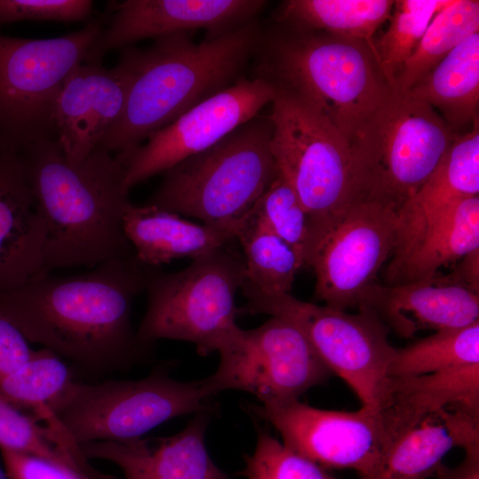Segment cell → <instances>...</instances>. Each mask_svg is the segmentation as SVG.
<instances>
[{
	"label": "cell",
	"mask_w": 479,
	"mask_h": 479,
	"mask_svg": "<svg viewBox=\"0 0 479 479\" xmlns=\"http://www.w3.org/2000/svg\"><path fill=\"white\" fill-rule=\"evenodd\" d=\"M452 0L394 1L390 23L373 43L380 68L393 86L396 76L413 52L435 15Z\"/></svg>",
	"instance_id": "d6a6232c"
},
{
	"label": "cell",
	"mask_w": 479,
	"mask_h": 479,
	"mask_svg": "<svg viewBox=\"0 0 479 479\" xmlns=\"http://www.w3.org/2000/svg\"><path fill=\"white\" fill-rule=\"evenodd\" d=\"M479 364V321L436 331L409 346L396 349L389 377L422 375Z\"/></svg>",
	"instance_id": "f546056e"
},
{
	"label": "cell",
	"mask_w": 479,
	"mask_h": 479,
	"mask_svg": "<svg viewBox=\"0 0 479 479\" xmlns=\"http://www.w3.org/2000/svg\"><path fill=\"white\" fill-rule=\"evenodd\" d=\"M46 241L21 154L0 150V292L41 275Z\"/></svg>",
	"instance_id": "44dd1931"
},
{
	"label": "cell",
	"mask_w": 479,
	"mask_h": 479,
	"mask_svg": "<svg viewBox=\"0 0 479 479\" xmlns=\"http://www.w3.org/2000/svg\"><path fill=\"white\" fill-rule=\"evenodd\" d=\"M20 154L46 224L41 275L135 255L123 231L131 202L116 155L97 147L82 161L72 162L56 139L34 144Z\"/></svg>",
	"instance_id": "7a4b0ae2"
},
{
	"label": "cell",
	"mask_w": 479,
	"mask_h": 479,
	"mask_svg": "<svg viewBox=\"0 0 479 479\" xmlns=\"http://www.w3.org/2000/svg\"><path fill=\"white\" fill-rule=\"evenodd\" d=\"M241 475L247 479H337L263 429L254 452L245 457Z\"/></svg>",
	"instance_id": "e575fe53"
},
{
	"label": "cell",
	"mask_w": 479,
	"mask_h": 479,
	"mask_svg": "<svg viewBox=\"0 0 479 479\" xmlns=\"http://www.w3.org/2000/svg\"><path fill=\"white\" fill-rule=\"evenodd\" d=\"M458 135L428 104L391 87L349 141L357 200L378 201L397 213Z\"/></svg>",
	"instance_id": "8992f818"
},
{
	"label": "cell",
	"mask_w": 479,
	"mask_h": 479,
	"mask_svg": "<svg viewBox=\"0 0 479 479\" xmlns=\"http://www.w3.org/2000/svg\"><path fill=\"white\" fill-rule=\"evenodd\" d=\"M479 443V412L451 406L404 432L369 479H430L447 453Z\"/></svg>",
	"instance_id": "603a6c76"
},
{
	"label": "cell",
	"mask_w": 479,
	"mask_h": 479,
	"mask_svg": "<svg viewBox=\"0 0 479 479\" xmlns=\"http://www.w3.org/2000/svg\"><path fill=\"white\" fill-rule=\"evenodd\" d=\"M451 406L479 412V364L388 377L377 406L386 449L424 418Z\"/></svg>",
	"instance_id": "7402d4cb"
},
{
	"label": "cell",
	"mask_w": 479,
	"mask_h": 479,
	"mask_svg": "<svg viewBox=\"0 0 479 479\" xmlns=\"http://www.w3.org/2000/svg\"><path fill=\"white\" fill-rule=\"evenodd\" d=\"M263 0H127L114 5L83 63L147 38L205 29L217 35L257 18Z\"/></svg>",
	"instance_id": "2e32d148"
},
{
	"label": "cell",
	"mask_w": 479,
	"mask_h": 479,
	"mask_svg": "<svg viewBox=\"0 0 479 479\" xmlns=\"http://www.w3.org/2000/svg\"><path fill=\"white\" fill-rule=\"evenodd\" d=\"M71 381V372L60 357L43 348L0 380V395L20 411L33 412L51 402Z\"/></svg>",
	"instance_id": "836d02e7"
},
{
	"label": "cell",
	"mask_w": 479,
	"mask_h": 479,
	"mask_svg": "<svg viewBox=\"0 0 479 479\" xmlns=\"http://www.w3.org/2000/svg\"><path fill=\"white\" fill-rule=\"evenodd\" d=\"M34 351L21 332L0 312V380L28 361Z\"/></svg>",
	"instance_id": "74e56055"
},
{
	"label": "cell",
	"mask_w": 479,
	"mask_h": 479,
	"mask_svg": "<svg viewBox=\"0 0 479 479\" xmlns=\"http://www.w3.org/2000/svg\"><path fill=\"white\" fill-rule=\"evenodd\" d=\"M359 309L376 314L397 335L410 338L421 330L460 328L479 321V294L446 276L388 286L376 282Z\"/></svg>",
	"instance_id": "ac0fdd59"
},
{
	"label": "cell",
	"mask_w": 479,
	"mask_h": 479,
	"mask_svg": "<svg viewBox=\"0 0 479 479\" xmlns=\"http://www.w3.org/2000/svg\"><path fill=\"white\" fill-rule=\"evenodd\" d=\"M122 51L118 63H82L67 76L54 113L55 137L68 161L81 162L99 145L121 116L132 79Z\"/></svg>",
	"instance_id": "e0dca14e"
},
{
	"label": "cell",
	"mask_w": 479,
	"mask_h": 479,
	"mask_svg": "<svg viewBox=\"0 0 479 479\" xmlns=\"http://www.w3.org/2000/svg\"><path fill=\"white\" fill-rule=\"evenodd\" d=\"M89 0H0V25L21 20L79 21L90 16Z\"/></svg>",
	"instance_id": "d590c367"
},
{
	"label": "cell",
	"mask_w": 479,
	"mask_h": 479,
	"mask_svg": "<svg viewBox=\"0 0 479 479\" xmlns=\"http://www.w3.org/2000/svg\"><path fill=\"white\" fill-rule=\"evenodd\" d=\"M463 459L455 467L442 463L430 479H479V443L464 449Z\"/></svg>",
	"instance_id": "f35d334b"
},
{
	"label": "cell",
	"mask_w": 479,
	"mask_h": 479,
	"mask_svg": "<svg viewBox=\"0 0 479 479\" xmlns=\"http://www.w3.org/2000/svg\"><path fill=\"white\" fill-rule=\"evenodd\" d=\"M479 248V196L460 200L399 261L389 263L385 285L395 286L436 275L443 266Z\"/></svg>",
	"instance_id": "d4e9b609"
},
{
	"label": "cell",
	"mask_w": 479,
	"mask_h": 479,
	"mask_svg": "<svg viewBox=\"0 0 479 479\" xmlns=\"http://www.w3.org/2000/svg\"><path fill=\"white\" fill-rule=\"evenodd\" d=\"M397 211L369 200L354 201L319 240L309 267L315 297L340 310L362 304L394 250Z\"/></svg>",
	"instance_id": "4fadbf2b"
},
{
	"label": "cell",
	"mask_w": 479,
	"mask_h": 479,
	"mask_svg": "<svg viewBox=\"0 0 479 479\" xmlns=\"http://www.w3.org/2000/svg\"><path fill=\"white\" fill-rule=\"evenodd\" d=\"M105 20L54 38L31 39L0 33V150L21 153L56 139L54 113L69 73L85 61Z\"/></svg>",
	"instance_id": "9c48e42d"
},
{
	"label": "cell",
	"mask_w": 479,
	"mask_h": 479,
	"mask_svg": "<svg viewBox=\"0 0 479 479\" xmlns=\"http://www.w3.org/2000/svg\"><path fill=\"white\" fill-rule=\"evenodd\" d=\"M252 62L254 77L303 101L349 141L391 89L368 43L276 20Z\"/></svg>",
	"instance_id": "277c9868"
},
{
	"label": "cell",
	"mask_w": 479,
	"mask_h": 479,
	"mask_svg": "<svg viewBox=\"0 0 479 479\" xmlns=\"http://www.w3.org/2000/svg\"><path fill=\"white\" fill-rule=\"evenodd\" d=\"M10 479H85L51 461L7 448H0Z\"/></svg>",
	"instance_id": "8d00e7d4"
},
{
	"label": "cell",
	"mask_w": 479,
	"mask_h": 479,
	"mask_svg": "<svg viewBox=\"0 0 479 479\" xmlns=\"http://www.w3.org/2000/svg\"><path fill=\"white\" fill-rule=\"evenodd\" d=\"M206 378L179 381L158 370L137 381H74L47 405L75 444L140 438L161 423L212 410Z\"/></svg>",
	"instance_id": "ba28073f"
},
{
	"label": "cell",
	"mask_w": 479,
	"mask_h": 479,
	"mask_svg": "<svg viewBox=\"0 0 479 479\" xmlns=\"http://www.w3.org/2000/svg\"><path fill=\"white\" fill-rule=\"evenodd\" d=\"M275 95L271 84L243 76L151 134L146 143L116 153L128 190L200 153L259 114Z\"/></svg>",
	"instance_id": "5bb4252c"
},
{
	"label": "cell",
	"mask_w": 479,
	"mask_h": 479,
	"mask_svg": "<svg viewBox=\"0 0 479 479\" xmlns=\"http://www.w3.org/2000/svg\"><path fill=\"white\" fill-rule=\"evenodd\" d=\"M271 103L268 116L277 171L294 188L322 238L357 200L349 141L290 93L275 89Z\"/></svg>",
	"instance_id": "30bf717a"
},
{
	"label": "cell",
	"mask_w": 479,
	"mask_h": 479,
	"mask_svg": "<svg viewBox=\"0 0 479 479\" xmlns=\"http://www.w3.org/2000/svg\"><path fill=\"white\" fill-rule=\"evenodd\" d=\"M0 479H10L4 468H2L1 466H0Z\"/></svg>",
	"instance_id": "60d3db41"
},
{
	"label": "cell",
	"mask_w": 479,
	"mask_h": 479,
	"mask_svg": "<svg viewBox=\"0 0 479 479\" xmlns=\"http://www.w3.org/2000/svg\"><path fill=\"white\" fill-rule=\"evenodd\" d=\"M123 231L137 260L152 267L182 257L195 259L236 240L231 231L192 223L149 204H130Z\"/></svg>",
	"instance_id": "cb8c5ba5"
},
{
	"label": "cell",
	"mask_w": 479,
	"mask_h": 479,
	"mask_svg": "<svg viewBox=\"0 0 479 479\" xmlns=\"http://www.w3.org/2000/svg\"><path fill=\"white\" fill-rule=\"evenodd\" d=\"M211 411L198 412L182 431L169 437L90 442L80 449L88 459L115 464L124 479H230L206 448Z\"/></svg>",
	"instance_id": "d6986e66"
},
{
	"label": "cell",
	"mask_w": 479,
	"mask_h": 479,
	"mask_svg": "<svg viewBox=\"0 0 479 479\" xmlns=\"http://www.w3.org/2000/svg\"><path fill=\"white\" fill-rule=\"evenodd\" d=\"M479 30V2L452 0L432 19L417 47L396 76L392 88L408 90L452 49Z\"/></svg>",
	"instance_id": "f1b7e54d"
},
{
	"label": "cell",
	"mask_w": 479,
	"mask_h": 479,
	"mask_svg": "<svg viewBox=\"0 0 479 479\" xmlns=\"http://www.w3.org/2000/svg\"><path fill=\"white\" fill-rule=\"evenodd\" d=\"M272 124L256 115L166 170L146 204L236 232L277 174Z\"/></svg>",
	"instance_id": "5b68a950"
},
{
	"label": "cell",
	"mask_w": 479,
	"mask_h": 479,
	"mask_svg": "<svg viewBox=\"0 0 479 479\" xmlns=\"http://www.w3.org/2000/svg\"><path fill=\"white\" fill-rule=\"evenodd\" d=\"M145 272L146 265L133 255L75 276L37 275L0 292V312L27 341L79 366H125L149 347L138 341L131 324Z\"/></svg>",
	"instance_id": "6da1fadb"
},
{
	"label": "cell",
	"mask_w": 479,
	"mask_h": 479,
	"mask_svg": "<svg viewBox=\"0 0 479 479\" xmlns=\"http://www.w3.org/2000/svg\"><path fill=\"white\" fill-rule=\"evenodd\" d=\"M331 373L297 326L271 317L255 329L243 330L221 351L216 371L206 381L213 397L243 390L262 404H272L299 399Z\"/></svg>",
	"instance_id": "7c38bea8"
},
{
	"label": "cell",
	"mask_w": 479,
	"mask_h": 479,
	"mask_svg": "<svg viewBox=\"0 0 479 479\" xmlns=\"http://www.w3.org/2000/svg\"><path fill=\"white\" fill-rule=\"evenodd\" d=\"M447 277L455 284L479 294V248L465 255Z\"/></svg>",
	"instance_id": "ab89813d"
},
{
	"label": "cell",
	"mask_w": 479,
	"mask_h": 479,
	"mask_svg": "<svg viewBox=\"0 0 479 479\" xmlns=\"http://www.w3.org/2000/svg\"><path fill=\"white\" fill-rule=\"evenodd\" d=\"M234 240L177 272L146 265L147 307L136 331L140 342H189L206 356L220 353L240 337L235 296L246 280V266L242 254L231 247Z\"/></svg>",
	"instance_id": "52a82bcc"
},
{
	"label": "cell",
	"mask_w": 479,
	"mask_h": 479,
	"mask_svg": "<svg viewBox=\"0 0 479 479\" xmlns=\"http://www.w3.org/2000/svg\"><path fill=\"white\" fill-rule=\"evenodd\" d=\"M42 426L0 395V448L51 461L85 479H103V473L75 458L65 439L52 428Z\"/></svg>",
	"instance_id": "4dcf8cb0"
},
{
	"label": "cell",
	"mask_w": 479,
	"mask_h": 479,
	"mask_svg": "<svg viewBox=\"0 0 479 479\" xmlns=\"http://www.w3.org/2000/svg\"><path fill=\"white\" fill-rule=\"evenodd\" d=\"M253 409L284 444L325 469H350L369 479L386 450L379 413L369 407L326 410L295 399Z\"/></svg>",
	"instance_id": "9a60e30c"
},
{
	"label": "cell",
	"mask_w": 479,
	"mask_h": 479,
	"mask_svg": "<svg viewBox=\"0 0 479 479\" xmlns=\"http://www.w3.org/2000/svg\"><path fill=\"white\" fill-rule=\"evenodd\" d=\"M408 91L436 110L454 133L472 126L478 120L479 32L464 39Z\"/></svg>",
	"instance_id": "484cf974"
},
{
	"label": "cell",
	"mask_w": 479,
	"mask_h": 479,
	"mask_svg": "<svg viewBox=\"0 0 479 479\" xmlns=\"http://www.w3.org/2000/svg\"><path fill=\"white\" fill-rule=\"evenodd\" d=\"M246 266L247 285L264 294L290 293L304 267L295 251L250 212L236 232Z\"/></svg>",
	"instance_id": "83f0119b"
},
{
	"label": "cell",
	"mask_w": 479,
	"mask_h": 479,
	"mask_svg": "<svg viewBox=\"0 0 479 479\" xmlns=\"http://www.w3.org/2000/svg\"><path fill=\"white\" fill-rule=\"evenodd\" d=\"M263 27L257 19L199 43L188 33L154 39L148 48H123L132 79L123 111L98 147L126 153L184 113L243 77Z\"/></svg>",
	"instance_id": "3957f363"
},
{
	"label": "cell",
	"mask_w": 479,
	"mask_h": 479,
	"mask_svg": "<svg viewBox=\"0 0 479 479\" xmlns=\"http://www.w3.org/2000/svg\"><path fill=\"white\" fill-rule=\"evenodd\" d=\"M251 212L295 251L304 267H309L321 234L294 188L278 171Z\"/></svg>",
	"instance_id": "1f68e13d"
},
{
	"label": "cell",
	"mask_w": 479,
	"mask_h": 479,
	"mask_svg": "<svg viewBox=\"0 0 479 479\" xmlns=\"http://www.w3.org/2000/svg\"><path fill=\"white\" fill-rule=\"evenodd\" d=\"M240 314H267L297 326L330 370L354 391L362 406L377 411L396 349L389 328L373 311L356 314L301 301L290 293L264 294L241 287Z\"/></svg>",
	"instance_id": "8fae6325"
},
{
	"label": "cell",
	"mask_w": 479,
	"mask_h": 479,
	"mask_svg": "<svg viewBox=\"0 0 479 479\" xmlns=\"http://www.w3.org/2000/svg\"><path fill=\"white\" fill-rule=\"evenodd\" d=\"M479 194V122L458 135L440 164L397 215L389 263L402 259L463 199Z\"/></svg>",
	"instance_id": "ffe728a7"
},
{
	"label": "cell",
	"mask_w": 479,
	"mask_h": 479,
	"mask_svg": "<svg viewBox=\"0 0 479 479\" xmlns=\"http://www.w3.org/2000/svg\"><path fill=\"white\" fill-rule=\"evenodd\" d=\"M393 6L392 0H287L274 20L363 41L374 50V35Z\"/></svg>",
	"instance_id": "4316f807"
}]
</instances>
